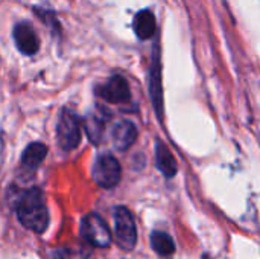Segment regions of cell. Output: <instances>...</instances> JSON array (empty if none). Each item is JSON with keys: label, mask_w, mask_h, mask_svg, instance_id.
Segmentation results:
<instances>
[{"label": "cell", "mask_w": 260, "mask_h": 259, "mask_svg": "<svg viewBox=\"0 0 260 259\" xmlns=\"http://www.w3.org/2000/svg\"><path fill=\"white\" fill-rule=\"evenodd\" d=\"M151 246H152L154 252L161 255V256H171L175 252L174 240L168 234H165V232H158V231L152 232V235H151Z\"/></svg>", "instance_id": "cell-14"}, {"label": "cell", "mask_w": 260, "mask_h": 259, "mask_svg": "<svg viewBox=\"0 0 260 259\" xmlns=\"http://www.w3.org/2000/svg\"><path fill=\"white\" fill-rule=\"evenodd\" d=\"M46 156H47V147L41 142H34L24 148L21 154V162L26 168L35 169L43 163Z\"/></svg>", "instance_id": "cell-13"}, {"label": "cell", "mask_w": 260, "mask_h": 259, "mask_svg": "<svg viewBox=\"0 0 260 259\" xmlns=\"http://www.w3.org/2000/svg\"><path fill=\"white\" fill-rule=\"evenodd\" d=\"M137 133H139L137 127L131 121H120L113 127V131H111L113 145L117 150L125 151L136 142Z\"/></svg>", "instance_id": "cell-9"}, {"label": "cell", "mask_w": 260, "mask_h": 259, "mask_svg": "<svg viewBox=\"0 0 260 259\" xmlns=\"http://www.w3.org/2000/svg\"><path fill=\"white\" fill-rule=\"evenodd\" d=\"M96 93L110 104H125L131 99L129 84L122 75L111 76L105 84L96 89Z\"/></svg>", "instance_id": "cell-7"}, {"label": "cell", "mask_w": 260, "mask_h": 259, "mask_svg": "<svg viewBox=\"0 0 260 259\" xmlns=\"http://www.w3.org/2000/svg\"><path fill=\"white\" fill-rule=\"evenodd\" d=\"M149 95L155 108L157 116L163 118V84H161V56H160V43H154L152 60L149 66Z\"/></svg>", "instance_id": "cell-6"}, {"label": "cell", "mask_w": 260, "mask_h": 259, "mask_svg": "<svg viewBox=\"0 0 260 259\" xmlns=\"http://www.w3.org/2000/svg\"><path fill=\"white\" fill-rule=\"evenodd\" d=\"M88 255L84 247H62L53 252V259H88Z\"/></svg>", "instance_id": "cell-16"}, {"label": "cell", "mask_w": 260, "mask_h": 259, "mask_svg": "<svg viewBox=\"0 0 260 259\" xmlns=\"http://www.w3.org/2000/svg\"><path fill=\"white\" fill-rule=\"evenodd\" d=\"M155 159H157V166L165 177H174L177 174L178 171L177 160L161 140H155Z\"/></svg>", "instance_id": "cell-11"}, {"label": "cell", "mask_w": 260, "mask_h": 259, "mask_svg": "<svg viewBox=\"0 0 260 259\" xmlns=\"http://www.w3.org/2000/svg\"><path fill=\"white\" fill-rule=\"evenodd\" d=\"M133 27L139 40L145 41L157 34V18L151 9H142L134 15Z\"/></svg>", "instance_id": "cell-10"}, {"label": "cell", "mask_w": 260, "mask_h": 259, "mask_svg": "<svg viewBox=\"0 0 260 259\" xmlns=\"http://www.w3.org/2000/svg\"><path fill=\"white\" fill-rule=\"evenodd\" d=\"M93 179L99 186L105 189L117 186L122 179V168L117 159L111 154L99 156L93 166Z\"/></svg>", "instance_id": "cell-5"}, {"label": "cell", "mask_w": 260, "mask_h": 259, "mask_svg": "<svg viewBox=\"0 0 260 259\" xmlns=\"http://www.w3.org/2000/svg\"><path fill=\"white\" fill-rule=\"evenodd\" d=\"M15 211H17V217L20 223L26 229L35 234H43L47 229L49 212H47L41 189L38 188L26 189L17 200Z\"/></svg>", "instance_id": "cell-1"}, {"label": "cell", "mask_w": 260, "mask_h": 259, "mask_svg": "<svg viewBox=\"0 0 260 259\" xmlns=\"http://www.w3.org/2000/svg\"><path fill=\"white\" fill-rule=\"evenodd\" d=\"M81 235L91 246L105 249L111 244V232L104 218L98 214H88L81 221Z\"/></svg>", "instance_id": "cell-3"}, {"label": "cell", "mask_w": 260, "mask_h": 259, "mask_svg": "<svg viewBox=\"0 0 260 259\" xmlns=\"http://www.w3.org/2000/svg\"><path fill=\"white\" fill-rule=\"evenodd\" d=\"M56 136H58V143L62 150L72 151L78 148L82 139V130H81V118L76 114V111L70 108H64L59 113Z\"/></svg>", "instance_id": "cell-2"}, {"label": "cell", "mask_w": 260, "mask_h": 259, "mask_svg": "<svg viewBox=\"0 0 260 259\" xmlns=\"http://www.w3.org/2000/svg\"><path fill=\"white\" fill-rule=\"evenodd\" d=\"M114 227L117 244L123 250H133L137 244V226L126 208L119 206L114 209Z\"/></svg>", "instance_id": "cell-4"}, {"label": "cell", "mask_w": 260, "mask_h": 259, "mask_svg": "<svg viewBox=\"0 0 260 259\" xmlns=\"http://www.w3.org/2000/svg\"><path fill=\"white\" fill-rule=\"evenodd\" d=\"M34 14H35L46 26H49V27L53 31V34H59L61 24H59V21H58V18H56L55 12H53L52 9H43V8L34 6Z\"/></svg>", "instance_id": "cell-15"}, {"label": "cell", "mask_w": 260, "mask_h": 259, "mask_svg": "<svg viewBox=\"0 0 260 259\" xmlns=\"http://www.w3.org/2000/svg\"><path fill=\"white\" fill-rule=\"evenodd\" d=\"M15 47L26 56H32L40 49V38L29 21H17L12 29Z\"/></svg>", "instance_id": "cell-8"}, {"label": "cell", "mask_w": 260, "mask_h": 259, "mask_svg": "<svg viewBox=\"0 0 260 259\" xmlns=\"http://www.w3.org/2000/svg\"><path fill=\"white\" fill-rule=\"evenodd\" d=\"M105 127H107V116L99 111V113H91L84 124V130L85 134L88 137V140L91 143H101L104 139V133H105Z\"/></svg>", "instance_id": "cell-12"}]
</instances>
